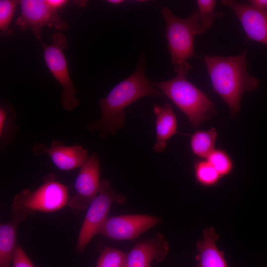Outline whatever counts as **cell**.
I'll return each instance as SVG.
<instances>
[{
    "instance_id": "1",
    "label": "cell",
    "mask_w": 267,
    "mask_h": 267,
    "mask_svg": "<svg viewBox=\"0 0 267 267\" xmlns=\"http://www.w3.org/2000/svg\"><path fill=\"white\" fill-rule=\"evenodd\" d=\"M145 63L144 55L140 54L135 71L100 98V117L87 124L89 132L99 131L102 138L114 135L125 126V110L130 105L145 96H165L147 78Z\"/></svg>"
},
{
    "instance_id": "2",
    "label": "cell",
    "mask_w": 267,
    "mask_h": 267,
    "mask_svg": "<svg viewBox=\"0 0 267 267\" xmlns=\"http://www.w3.org/2000/svg\"><path fill=\"white\" fill-rule=\"evenodd\" d=\"M203 59L214 90L228 106L233 118L240 109L244 92L257 89L260 84L248 72L246 49L236 56L205 55Z\"/></svg>"
},
{
    "instance_id": "3",
    "label": "cell",
    "mask_w": 267,
    "mask_h": 267,
    "mask_svg": "<svg viewBox=\"0 0 267 267\" xmlns=\"http://www.w3.org/2000/svg\"><path fill=\"white\" fill-rule=\"evenodd\" d=\"M188 73L179 71L170 80L152 84L186 115L192 127L197 128L215 115L217 110L207 95L186 79Z\"/></svg>"
},
{
    "instance_id": "4",
    "label": "cell",
    "mask_w": 267,
    "mask_h": 267,
    "mask_svg": "<svg viewBox=\"0 0 267 267\" xmlns=\"http://www.w3.org/2000/svg\"><path fill=\"white\" fill-rule=\"evenodd\" d=\"M161 13L166 23L165 36L174 71L176 73L181 70L189 72L192 66L187 60L198 57L194 51L195 37L206 32L201 25L199 12L196 10L183 18L177 16L165 6Z\"/></svg>"
},
{
    "instance_id": "5",
    "label": "cell",
    "mask_w": 267,
    "mask_h": 267,
    "mask_svg": "<svg viewBox=\"0 0 267 267\" xmlns=\"http://www.w3.org/2000/svg\"><path fill=\"white\" fill-rule=\"evenodd\" d=\"M69 198L68 187L56 181L51 174L36 189H25L14 197L12 216L24 221L30 214L54 212L68 205Z\"/></svg>"
},
{
    "instance_id": "6",
    "label": "cell",
    "mask_w": 267,
    "mask_h": 267,
    "mask_svg": "<svg viewBox=\"0 0 267 267\" xmlns=\"http://www.w3.org/2000/svg\"><path fill=\"white\" fill-rule=\"evenodd\" d=\"M51 44L41 41L44 56L49 71L62 88L61 104L67 111H72L79 104L77 92L70 77L64 50L67 46V39L62 33L55 32L51 37Z\"/></svg>"
},
{
    "instance_id": "7",
    "label": "cell",
    "mask_w": 267,
    "mask_h": 267,
    "mask_svg": "<svg viewBox=\"0 0 267 267\" xmlns=\"http://www.w3.org/2000/svg\"><path fill=\"white\" fill-rule=\"evenodd\" d=\"M126 201V197L116 193L109 181L101 180L99 192L88 208L79 232L76 248L78 253H83L91 239L97 234L100 227L108 217L112 204L122 205Z\"/></svg>"
},
{
    "instance_id": "8",
    "label": "cell",
    "mask_w": 267,
    "mask_h": 267,
    "mask_svg": "<svg viewBox=\"0 0 267 267\" xmlns=\"http://www.w3.org/2000/svg\"><path fill=\"white\" fill-rule=\"evenodd\" d=\"M21 14L16 23L21 32L30 28L36 39L41 41V30L44 26L64 31L68 24L50 7L46 0H20Z\"/></svg>"
},
{
    "instance_id": "9",
    "label": "cell",
    "mask_w": 267,
    "mask_h": 267,
    "mask_svg": "<svg viewBox=\"0 0 267 267\" xmlns=\"http://www.w3.org/2000/svg\"><path fill=\"white\" fill-rule=\"evenodd\" d=\"M161 221L159 217L144 214L110 217L101 225L97 234L116 240H133L154 227Z\"/></svg>"
},
{
    "instance_id": "10",
    "label": "cell",
    "mask_w": 267,
    "mask_h": 267,
    "mask_svg": "<svg viewBox=\"0 0 267 267\" xmlns=\"http://www.w3.org/2000/svg\"><path fill=\"white\" fill-rule=\"evenodd\" d=\"M100 159L96 153L89 156L80 167L74 183L75 193L70 196L68 205L72 209H87L97 196L100 185Z\"/></svg>"
},
{
    "instance_id": "11",
    "label": "cell",
    "mask_w": 267,
    "mask_h": 267,
    "mask_svg": "<svg viewBox=\"0 0 267 267\" xmlns=\"http://www.w3.org/2000/svg\"><path fill=\"white\" fill-rule=\"evenodd\" d=\"M31 150L36 156L46 154L57 168L63 171L80 168L89 157L87 150L82 145L66 146L57 140L52 141L49 147L35 143Z\"/></svg>"
},
{
    "instance_id": "12",
    "label": "cell",
    "mask_w": 267,
    "mask_h": 267,
    "mask_svg": "<svg viewBox=\"0 0 267 267\" xmlns=\"http://www.w3.org/2000/svg\"><path fill=\"white\" fill-rule=\"evenodd\" d=\"M222 3L235 13L246 34V40L267 45V9L258 10L247 3L222 0Z\"/></svg>"
},
{
    "instance_id": "13",
    "label": "cell",
    "mask_w": 267,
    "mask_h": 267,
    "mask_svg": "<svg viewBox=\"0 0 267 267\" xmlns=\"http://www.w3.org/2000/svg\"><path fill=\"white\" fill-rule=\"evenodd\" d=\"M169 244L161 233L136 243L127 254L125 267H150L155 260L161 262L167 256Z\"/></svg>"
},
{
    "instance_id": "14",
    "label": "cell",
    "mask_w": 267,
    "mask_h": 267,
    "mask_svg": "<svg viewBox=\"0 0 267 267\" xmlns=\"http://www.w3.org/2000/svg\"><path fill=\"white\" fill-rule=\"evenodd\" d=\"M155 115V130L156 140L153 150L156 153L163 152L168 140L178 131V121L173 106L169 103L164 105L154 104L153 107Z\"/></svg>"
},
{
    "instance_id": "15",
    "label": "cell",
    "mask_w": 267,
    "mask_h": 267,
    "mask_svg": "<svg viewBox=\"0 0 267 267\" xmlns=\"http://www.w3.org/2000/svg\"><path fill=\"white\" fill-rule=\"evenodd\" d=\"M203 238L197 242L198 254L196 260L197 267H228L224 253L217 245L219 236L212 227L203 231Z\"/></svg>"
},
{
    "instance_id": "16",
    "label": "cell",
    "mask_w": 267,
    "mask_h": 267,
    "mask_svg": "<svg viewBox=\"0 0 267 267\" xmlns=\"http://www.w3.org/2000/svg\"><path fill=\"white\" fill-rule=\"evenodd\" d=\"M23 222L15 217L0 225V267H10L16 247V234L19 224Z\"/></svg>"
},
{
    "instance_id": "17",
    "label": "cell",
    "mask_w": 267,
    "mask_h": 267,
    "mask_svg": "<svg viewBox=\"0 0 267 267\" xmlns=\"http://www.w3.org/2000/svg\"><path fill=\"white\" fill-rule=\"evenodd\" d=\"M14 110L6 99L0 102V149L4 150L13 141L18 131Z\"/></svg>"
},
{
    "instance_id": "18",
    "label": "cell",
    "mask_w": 267,
    "mask_h": 267,
    "mask_svg": "<svg viewBox=\"0 0 267 267\" xmlns=\"http://www.w3.org/2000/svg\"><path fill=\"white\" fill-rule=\"evenodd\" d=\"M218 133L214 127L207 130H198L191 136L190 147L195 156L206 159L215 149Z\"/></svg>"
},
{
    "instance_id": "19",
    "label": "cell",
    "mask_w": 267,
    "mask_h": 267,
    "mask_svg": "<svg viewBox=\"0 0 267 267\" xmlns=\"http://www.w3.org/2000/svg\"><path fill=\"white\" fill-rule=\"evenodd\" d=\"M194 171L197 183L206 187L216 186L222 178L207 160H196L194 164Z\"/></svg>"
},
{
    "instance_id": "20",
    "label": "cell",
    "mask_w": 267,
    "mask_h": 267,
    "mask_svg": "<svg viewBox=\"0 0 267 267\" xmlns=\"http://www.w3.org/2000/svg\"><path fill=\"white\" fill-rule=\"evenodd\" d=\"M206 160L222 177L230 175L234 169L233 161L227 152L221 148H215Z\"/></svg>"
},
{
    "instance_id": "21",
    "label": "cell",
    "mask_w": 267,
    "mask_h": 267,
    "mask_svg": "<svg viewBox=\"0 0 267 267\" xmlns=\"http://www.w3.org/2000/svg\"><path fill=\"white\" fill-rule=\"evenodd\" d=\"M126 256L120 250L105 247L100 254L96 267H125Z\"/></svg>"
},
{
    "instance_id": "22",
    "label": "cell",
    "mask_w": 267,
    "mask_h": 267,
    "mask_svg": "<svg viewBox=\"0 0 267 267\" xmlns=\"http://www.w3.org/2000/svg\"><path fill=\"white\" fill-rule=\"evenodd\" d=\"M196 3L201 25L207 31L212 27L215 19L222 17L223 13L215 10L216 1L214 0H197Z\"/></svg>"
},
{
    "instance_id": "23",
    "label": "cell",
    "mask_w": 267,
    "mask_h": 267,
    "mask_svg": "<svg viewBox=\"0 0 267 267\" xmlns=\"http://www.w3.org/2000/svg\"><path fill=\"white\" fill-rule=\"evenodd\" d=\"M20 0H0V31L1 36L9 32V26Z\"/></svg>"
},
{
    "instance_id": "24",
    "label": "cell",
    "mask_w": 267,
    "mask_h": 267,
    "mask_svg": "<svg viewBox=\"0 0 267 267\" xmlns=\"http://www.w3.org/2000/svg\"><path fill=\"white\" fill-rule=\"evenodd\" d=\"M12 267H35L28 256L19 245H17L12 260Z\"/></svg>"
},
{
    "instance_id": "25",
    "label": "cell",
    "mask_w": 267,
    "mask_h": 267,
    "mask_svg": "<svg viewBox=\"0 0 267 267\" xmlns=\"http://www.w3.org/2000/svg\"><path fill=\"white\" fill-rule=\"evenodd\" d=\"M248 4L252 7L258 10L267 9V0H250Z\"/></svg>"
},
{
    "instance_id": "26",
    "label": "cell",
    "mask_w": 267,
    "mask_h": 267,
    "mask_svg": "<svg viewBox=\"0 0 267 267\" xmlns=\"http://www.w3.org/2000/svg\"><path fill=\"white\" fill-rule=\"evenodd\" d=\"M46 2L50 7L57 11L58 9L65 5L68 1L66 0H46Z\"/></svg>"
},
{
    "instance_id": "27",
    "label": "cell",
    "mask_w": 267,
    "mask_h": 267,
    "mask_svg": "<svg viewBox=\"0 0 267 267\" xmlns=\"http://www.w3.org/2000/svg\"><path fill=\"white\" fill-rule=\"evenodd\" d=\"M106 1L111 4L118 5L124 2L125 1L123 0H108Z\"/></svg>"
}]
</instances>
